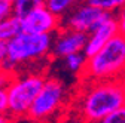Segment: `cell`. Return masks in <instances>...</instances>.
<instances>
[{"label": "cell", "mask_w": 125, "mask_h": 123, "mask_svg": "<svg viewBox=\"0 0 125 123\" xmlns=\"http://www.w3.org/2000/svg\"><path fill=\"white\" fill-rule=\"evenodd\" d=\"M76 3V0H45V6L60 18H64Z\"/></svg>", "instance_id": "13"}, {"label": "cell", "mask_w": 125, "mask_h": 123, "mask_svg": "<svg viewBox=\"0 0 125 123\" xmlns=\"http://www.w3.org/2000/svg\"><path fill=\"white\" fill-rule=\"evenodd\" d=\"M83 2L112 15L118 13L125 8V0H83Z\"/></svg>", "instance_id": "14"}, {"label": "cell", "mask_w": 125, "mask_h": 123, "mask_svg": "<svg viewBox=\"0 0 125 123\" xmlns=\"http://www.w3.org/2000/svg\"><path fill=\"white\" fill-rule=\"evenodd\" d=\"M82 76L86 82L125 79V36H115L101 51L88 58Z\"/></svg>", "instance_id": "3"}, {"label": "cell", "mask_w": 125, "mask_h": 123, "mask_svg": "<svg viewBox=\"0 0 125 123\" xmlns=\"http://www.w3.org/2000/svg\"><path fill=\"white\" fill-rule=\"evenodd\" d=\"M98 123H125V107L113 111L112 114H109Z\"/></svg>", "instance_id": "15"}, {"label": "cell", "mask_w": 125, "mask_h": 123, "mask_svg": "<svg viewBox=\"0 0 125 123\" xmlns=\"http://www.w3.org/2000/svg\"><path fill=\"white\" fill-rule=\"evenodd\" d=\"M9 108V97H8V90L5 86H2V90H0V110H2V114H6Z\"/></svg>", "instance_id": "17"}, {"label": "cell", "mask_w": 125, "mask_h": 123, "mask_svg": "<svg viewBox=\"0 0 125 123\" xmlns=\"http://www.w3.org/2000/svg\"><path fill=\"white\" fill-rule=\"evenodd\" d=\"M86 40H88V34L62 27L54 39L52 55L64 59L69 55L83 52L86 46Z\"/></svg>", "instance_id": "8"}, {"label": "cell", "mask_w": 125, "mask_h": 123, "mask_svg": "<svg viewBox=\"0 0 125 123\" xmlns=\"http://www.w3.org/2000/svg\"><path fill=\"white\" fill-rule=\"evenodd\" d=\"M66 101V86L55 77H48L37 98L28 111V119L34 122H45L54 117Z\"/></svg>", "instance_id": "5"}, {"label": "cell", "mask_w": 125, "mask_h": 123, "mask_svg": "<svg viewBox=\"0 0 125 123\" xmlns=\"http://www.w3.org/2000/svg\"><path fill=\"white\" fill-rule=\"evenodd\" d=\"M125 107V79L88 82L76 98V111L83 123H98Z\"/></svg>", "instance_id": "1"}, {"label": "cell", "mask_w": 125, "mask_h": 123, "mask_svg": "<svg viewBox=\"0 0 125 123\" xmlns=\"http://www.w3.org/2000/svg\"><path fill=\"white\" fill-rule=\"evenodd\" d=\"M45 80L46 77L40 73L8 74V83L2 85L6 88L9 97V108L6 114L12 119L27 117L34 99L45 85Z\"/></svg>", "instance_id": "4"}, {"label": "cell", "mask_w": 125, "mask_h": 123, "mask_svg": "<svg viewBox=\"0 0 125 123\" xmlns=\"http://www.w3.org/2000/svg\"><path fill=\"white\" fill-rule=\"evenodd\" d=\"M52 34L21 33L18 37L6 42V55L2 58L3 73L12 76L18 67L46 58L52 53Z\"/></svg>", "instance_id": "2"}, {"label": "cell", "mask_w": 125, "mask_h": 123, "mask_svg": "<svg viewBox=\"0 0 125 123\" xmlns=\"http://www.w3.org/2000/svg\"><path fill=\"white\" fill-rule=\"evenodd\" d=\"M21 33H24L21 18L10 15L9 18L2 19V22H0V42H9L18 37Z\"/></svg>", "instance_id": "10"}, {"label": "cell", "mask_w": 125, "mask_h": 123, "mask_svg": "<svg viewBox=\"0 0 125 123\" xmlns=\"http://www.w3.org/2000/svg\"><path fill=\"white\" fill-rule=\"evenodd\" d=\"M109 15L95 6H91L85 2H82L81 5L74 6L64 18H62V27L64 28H70L74 31H81L85 34H89L95 27H98Z\"/></svg>", "instance_id": "6"}, {"label": "cell", "mask_w": 125, "mask_h": 123, "mask_svg": "<svg viewBox=\"0 0 125 123\" xmlns=\"http://www.w3.org/2000/svg\"><path fill=\"white\" fill-rule=\"evenodd\" d=\"M22 28L31 34H54L62 28V19L46 6H40L22 19Z\"/></svg>", "instance_id": "7"}, {"label": "cell", "mask_w": 125, "mask_h": 123, "mask_svg": "<svg viewBox=\"0 0 125 123\" xmlns=\"http://www.w3.org/2000/svg\"><path fill=\"white\" fill-rule=\"evenodd\" d=\"M40 6H45V0H17L13 3V15L24 19L27 15L39 9Z\"/></svg>", "instance_id": "11"}, {"label": "cell", "mask_w": 125, "mask_h": 123, "mask_svg": "<svg viewBox=\"0 0 125 123\" xmlns=\"http://www.w3.org/2000/svg\"><path fill=\"white\" fill-rule=\"evenodd\" d=\"M8 2H10V3H15V2H17V0H8Z\"/></svg>", "instance_id": "20"}, {"label": "cell", "mask_w": 125, "mask_h": 123, "mask_svg": "<svg viewBox=\"0 0 125 123\" xmlns=\"http://www.w3.org/2000/svg\"><path fill=\"white\" fill-rule=\"evenodd\" d=\"M10 15H13V3L8 0H0V18L6 19Z\"/></svg>", "instance_id": "16"}, {"label": "cell", "mask_w": 125, "mask_h": 123, "mask_svg": "<svg viewBox=\"0 0 125 123\" xmlns=\"http://www.w3.org/2000/svg\"><path fill=\"white\" fill-rule=\"evenodd\" d=\"M116 21H118V28H119V34L125 36V8L119 10L116 15Z\"/></svg>", "instance_id": "18"}, {"label": "cell", "mask_w": 125, "mask_h": 123, "mask_svg": "<svg viewBox=\"0 0 125 123\" xmlns=\"http://www.w3.org/2000/svg\"><path fill=\"white\" fill-rule=\"evenodd\" d=\"M118 34H119V28H118L116 17L115 15H109L98 27H95L88 34V40H86L83 53L86 55V58L94 56Z\"/></svg>", "instance_id": "9"}, {"label": "cell", "mask_w": 125, "mask_h": 123, "mask_svg": "<svg viewBox=\"0 0 125 123\" xmlns=\"http://www.w3.org/2000/svg\"><path fill=\"white\" fill-rule=\"evenodd\" d=\"M76 2H81V0H76ZM82 2H83V0H82Z\"/></svg>", "instance_id": "21"}, {"label": "cell", "mask_w": 125, "mask_h": 123, "mask_svg": "<svg viewBox=\"0 0 125 123\" xmlns=\"http://www.w3.org/2000/svg\"><path fill=\"white\" fill-rule=\"evenodd\" d=\"M86 62H88V58L83 52H77V53H73V55H69L67 58H64L66 68L74 74H81V76L85 71Z\"/></svg>", "instance_id": "12"}, {"label": "cell", "mask_w": 125, "mask_h": 123, "mask_svg": "<svg viewBox=\"0 0 125 123\" xmlns=\"http://www.w3.org/2000/svg\"><path fill=\"white\" fill-rule=\"evenodd\" d=\"M13 120L15 119H12L8 114H2V117H0V123H13Z\"/></svg>", "instance_id": "19"}]
</instances>
